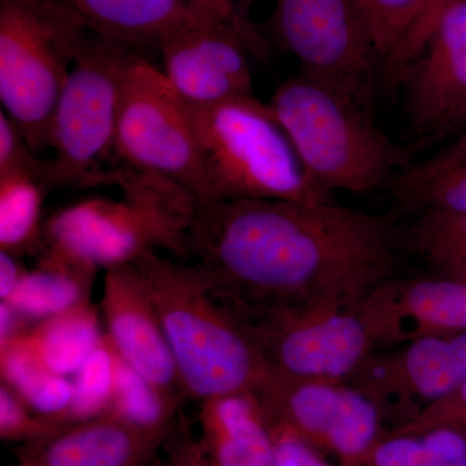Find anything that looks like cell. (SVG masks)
Returning <instances> with one entry per match:
<instances>
[{"mask_svg":"<svg viewBox=\"0 0 466 466\" xmlns=\"http://www.w3.org/2000/svg\"><path fill=\"white\" fill-rule=\"evenodd\" d=\"M398 232L332 201L231 200L198 205L188 258L249 319L278 309H358L397 278Z\"/></svg>","mask_w":466,"mask_h":466,"instance_id":"6da1fadb","label":"cell"},{"mask_svg":"<svg viewBox=\"0 0 466 466\" xmlns=\"http://www.w3.org/2000/svg\"><path fill=\"white\" fill-rule=\"evenodd\" d=\"M157 309L184 394L204 401L253 391L268 375L247 321L200 266L146 254L131 263Z\"/></svg>","mask_w":466,"mask_h":466,"instance_id":"7a4b0ae2","label":"cell"},{"mask_svg":"<svg viewBox=\"0 0 466 466\" xmlns=\"http://www.w3.org/2000/svg\"><path fill=\"white\" fill-rule=\"evenodd\" d=\"M116 186L121 200L86 198L55 211L45 220L38 254L97 271L130 265L158 250L188 259L198 201L177 184L126 165Z\"/></svg>","mask_w":466,"mask_h":466,"instance_id":"3957f363","label":"cell"},{"mask_svg":"<svg viewBox=\"0 0 466 466\" xmlns=\"http://www.w3.org/2000/svg\"><path fill=\"white\" fill-rule=\"evenodd\" d=\"M268 106L306 177L325 196L375 192L390 180L400 152L375 112L348 95L299 72L281 82Z\"/></svg>","mask_w":466,"mask_h":466,"instance_id":"277c9868","label":"cell"},{"mask_svg":"<svg viewBox=\"0 0 466 466\" xmlns=\"http://www.w3.org/2000/svg\"><path fill=\"white\" fill-rule=\"evenodd\" d=\"M186 106L207 174L208 204L259 198L330 201L306 177L268 103L251 95L214 106Z\"/></svg>","mask_w":466,"mask_h":466,"instance_id":"5b68a950","label":"cell"},{"mask_svg":"<svg viewBox=\"0 0 466 466\" xmlns=\"http://www.w3.org/2000/svg\"><path fill=\"white\" fill-rule=\"evenodd\" d=\"M91 29L64 0H0V101L35 153Z\"/></svg>","mask_w":466,"mask_h":466,"instance_id":"8992f818","label":"cell"},{"mask_svg":"<svg viewBox=\"0 0 466 466\" xmlns=\"http://www.w3.org/2000/svg\"><path fill=\"white\" fill-rule=\"evenodd\" d=\"M139 51L92 32L61 90L50 133V189L116 186V116L128 67Z\"/></svg>","mask_w":466,"mask_h":466,"instance_id":"52a82bcc","label":"cell"},{"mask_svg":"<svg viewBox=\"0 0 466 466\" xmlns=\"http://www.w3.org/2000/svg\"><path fill=\"white\" fill-rule=\"evenodd\" d=\"M263 33L300 73L375 112L382 58L357 0H276Z\"/></svg>","mask_w":466,"mask_h":466,"instance_id":"ba28073f","label":"cell"},{"mask_svg":"<svg viewBox=\"0 0 466 466\" xmlns=\"http://www.w3.org/2000/svg\"><path fill=\"white\" fill-rule=\"evenodd\" d=\"M119 162L165 177L198 205L210 201L200 147L186 103L146 55L128 67L116 116Z\"/></svg>","mask_w":466,"mask_h":466,"instance_id":"9c48e42d","label":"cell"},{"mask_svg":"<svg viewBox=\"0 0 466 466\" xmlns=\"http://www.w3.org/2000/svg\"><path fill=\"white\" fill-rule=\"evenodd\" d=\"M272 433L299 438L339 466H361L389 433L380 408L348 382L296 379L269 370L253 390Z\"/></svg>","mask_w":466,"mask_h":466,"instance_id":"30bf717a","label":"cell"},{"mask_svg":"<svg viewBox=\"0 0 466 466\" xmlns=\"http://www.w3.org/2000/svg\"><path fill=\"white\" fill-rule=\"evenodd\" d=\"M269 370L346 382L376 350L358 309H278L244 319Z\"/></svg>","mask_w":466,"mask_h":466,"instance_id":"8fae6325","label":"cell"},{"mask_svg":"<svg viewBox=\"0 0 466 466\" xmlns=\"http://www.w3.org/2000/svg\"><path fill=\"white\" fill-rule=\"evenodd\" d=\"M466 381V332L420 337L375 350L348 380L381 410L392 429Z\"/></svg>","mask_w":466,"mask_h":466,"instance_id":"7c38bea8","label":"cell"},{"mask_svg":"<svg viewBox=\"0 0 466 466\" xmlns=\"http://www.w3.org/2000/svg\"><path fill=\"white\" fill-rule=\"evenodd\" d=\"M158 52L162 72L188 106L254 95L249 46L220 18L187 8L162 36Z\"/></svg>","mask_w":466,"mask_h":466,"instance_id":"4fadbf2b","label":"cell"},{"mask_svg":"<svg viewBox=\"0 0 466 466\" xmlns=\"http://www.w3.org/2000/svg\"><path fill=\"white\" fill-rule=\"evenodd\" d=\"M397 84L406 91L407 115L417 133L428 137L458 133L466 110V2L441 14Z\"/></svg>","mask_w":466,"mask_h":466,"instance_id":"5bb4252c","label":"cell"},{"mask_svg":"<svg viewBox=\"0 0 466 466\" xmlns=\"http://www.w3.org/2000/svg\"><path fill=\"white\" fill-rule=\"evenodd\" d=\"M358 312L376 350L420 337L466 332V281L397 276L376 288Z\"/></svg>","mask_w":466,"mask_h":466,"instance_id":"9a60e30c","label":"cell"},{"mask_svg":"<svg viewBox=\"0 0 466 466\" xmlns=\"http://www.w3.org/2000/svg\"><path fill=\"white\" fill-rule=\"evenodd\" d=\"M101 314L106 336L119 357L167 397L182 404L186 394L173 351L157 309L131 263L106 269Z\"/></svg>","mask_w":466,"mask_h":466,"instance_id":"2e32d148","label":"cell"},{"mask_svg":"<svg viewBox=\"0 0 466 466\" xmlns=\"http://www.w3.org/2000/svg\"><path fill=\"white\" fill-rule=\"evenodd\" d=\"M167 435L112 415L67 422L21 444L17 466H148Z\"/></svg>","mask_w":466,"mask_h":466,"instance_id":"e0dca14e","label":"cell"},{"mask_svg":"<svg viewBox=\"0 0 466 466\" xmlns=\"http://www.w3.org/2000/svg\"><path fill=\"white\" fill-rule=\"evenodd\" d=\"M198 440L210 466H269L275 438L253 391L229 392L201 401Z\"/></svg>","mask_w":466,"mask_h":466,"instance_id":"ac0fdd59","label":"cell"},{"mask_svg":"<svg viewBox=\"0 0 466 466\" xmlns=\"http://www.w3.org/2000/svg\"><path fill=\"white\" fill-rule=\"evenodd\" d=\"M91 32L122 43L140 54L158 51L164 34L186 7L179 0H64Z\"/></svg>","mask_w":466,"mask_h":466,"instance_id":"d6986e66","label":"cell"},{"mask_svg":"<svg viewBox=\"0 0 466 466\" xmlns=\"http://www.w3.org/2000/svg\"><path fill=\"white\" fill-rule=\"evenodd\" d=\"M35 268L26 271L17 289L5 302L33 324L91 302L97 269L50 254L36 256Z\"/></svg>","mask_w":466,"mask_h":466,"instance_id":"ffe728a7","label":"cell"},{"mask_svg":"<svg viewBox=\"0 0 466 466\" xmlns=\"http://www.w3.org/2000/svg\"><path fill=\"white\" fill-rule=\"evenodd\" d=\"M0 377L34 412L66 424L72 380L46 366L25 336L0 343Z\"/></svg>","mask_w":466,"mask_h":466,"instance_id":"44dd1931","label":"cell"},{"mask_svg":"<svg viewBox=\"0 0 466 466\" xmlns=\"http://www.w3.org/2000/svg\"><path fill=\"white\" fill-rule=\"evenodd\" d=\"M104 334L99 312L87 302L39 321L25 337L46 366L58 375L73 377L99 348Z\"/></svg>","mask_w":466,"mask_h":466,"instance_id":"7402d4cb","label":"cell"},{"mask_svg":"<svg viewBox=\"0 0 466 466\" xmlns=\"http://www.w3.org/2000/svg\"><path fill=\"white\" fill-rule=\"evenodd\" d=\"M398 238L431 276L466 281V216L446 211H417Z\"/></svg>","mask_w":466,"mask_h":466,"instance_id":"603a6c76","label":"cell"},{"mask_svg":"<svg viewBox=\"0 0 466 466\" xmlns=\"http://www.w3.org/2000/svg\"><path fill=\"white\" fill-rule=\"evenodd\" d=\"M47 189L26 175L0 177V251L17 258L42 247V207Z\"/></svg>","mask_w":466,"mask_h":466,"instance_id":"cb8c5ba5","label":"cell"},{"mask_svg":"<svg viewBox=\"0 0 466 466\" xmlns=\"http://www.w3.org/2000/svg\"><path fill=\"white\" fill-rule=\"evenodd\" d=\"M394 189L398 200L413 210L466 216V161L450 165L422 162L401 174Z\"/></svg>","mask_w":466,"mask_h":466,"instance_id":"d4e9b609","label":"cell"},{"mask_svg":"<svg viewBox=\"0 0 466 466\" xmlns=\"http://www.w3.org/2000/svg\"><path fill=\"white\" fill-rule=\"evenodd\" d=\"M180 403L144 379L116 352L115 391L109 415L150 431L170 433Z\"/></svg>","mask_w":466,"mask_h":466,"instance_id":"484cf974","label":"cell"},{"mask_svg":"<svg viewBox=\"0 0 466 466\" xmlns=\"http://www.w3.org/2000/svg\"><path fill=\"white\" fill-rule=\"evenodd\" d=\"M116 351L106 333L96 351L73 376V400L67 422L109 415L115 391Z\"/></svg>","mask_w":466,"mask_h":466,"instance_id":"4316f807","label":"cell"},{"mask_svg":"<svg viewBox=\"0 0 466 466\" xmlns=\"http://www.w3.org/2000/svg\"><path fill=\"white\" fill-rule=\"evenodd\" d=\"M429 0H357L382 58V66L398 50Z\"/></svg>","mask_w":466,"mask_h":466,"instance_id":"83f0119b","label":"cell"},{"mask_svg":"<svg viewBox=\"0 0 466 466\" xmlns=\"http://www.w3.org/2000/svg\"><path fill=\"white\" fill-rule=\"evenodd\" d=\"M50 158L39 157L5 110L0 112V177L26 175L50 189Z\"/></svg>","mask_w":466,"mask_h":466,"instance_id":"f1b7e54d","label":"cell"},{"mask_svg":"<svg viewBox=\"0 0 466 466\" xmlns=\"http://www.w3.org/2000/svg\"><path fill=\"white\" fill-rule=\"evenodd\" d=\"M184 7L204 12L225 21L232 26L247 45L249 46L251 55L265 63L271 55V43L260 27L254 24L250 9L256 0H179Z\"/></svg>","mask_w":466,"mask_h":466,"instance_id":"f546056e","label":"cell"},{"mask_svg":"<svg viewBox=\"0 0 466 466\" xmlns=\"http://www.w3.org/2000/svg\"><path fill=\"white\" fill-rule=\"evenodd\" d=\"M63 422L38 415L24 403L5 383L0 382V438L21 444L52 433Z\"/></svg>","mask_w":466,"mask_h":466,"instance_id":"4dcf8cb0","label":"cell"},{"mask_svg":"<svg viewBox=\"0 0 466 466\" xmlns=\"http://www.w3.org/2000/svg\"><path fill=\"white\" fill-rule=\"evenodd\" d=\"M424 466H466V426L438 425L422 429Z\"/></svg>","mask_w":466,"mask_h":466,"instance_id":"1f68e13d","label":"cell"},{"mask_svg":"<svg viewBox=\"0 0 466 466\" xmlns=\"http://www.w3.org/2000/svg\"><path fill=\"white\" fill-rule=\"evenodd\" d=\"M438 425L466 426V381L443 400L435 401L431 407L426 408L413 421L392 431H417Z\"/></svg>","mask_w":466,"mask_h":466,"instance_id":"d6a6232c","label":"cell"},{"mask_svg":"<svg viewBox=\"0 0 466 466\" xmlns=\"http://www.w3.org/2000/svg\"><path fill=\"white\" fill-rule=\"evenodd\" d=\"M275 451L269 466H339L299 438L274 433Z\"/></svg>","mask_w":466,"mask_h":466,"instance_id":"836d02e7","label":"cell"},{"mask_svg":"<svg viewBox=\"0 0 466 466\" xmlns=\"http://www.w3.org/2000/svg\"><path fill=\"white\" fill-rule=\"evenodd\" d=\"M182 425L180 422V426L174 429V424L173 441L170 435H167L164 443L167 449V458L157 461L156 466H210L200 440H195L187 431H183Z\"/></svg>","mask_w":466,"mask_h":466,"instance_id":"e575fe53","label":"cell"},{"mask_svg":"<svg viewBox=\"0 0 466 466\" xmlns=\"http://www.w3.org/2000/svg\"><path fill=\"white\" fill-rule=\"evenodd\" d=\"M26 271L20 258L0 251V302H5L14 294Z\"/></svg>","mask_w":466,"mask_h":466,"instance_id":"d590c367","label":"cell"},{"mask_svg":"<svg viewBox=\"0 0 466 466\" xmlns=\"http://www.w3.org/2000/svg\"><path fill=\"white\" fill-rule=\"evenodd\" d=\"M429 162L434 165H450L456 162L466 161V131L453 140L447 148L429 158Z\"/></svg>","mask_w":466,"mask_h":466,"instance_id":"8d00e7d4","label":"cell"},{"mask_svg":"<svg viewBox=\"0 0 466 466\" xmlns=\"http://www.w3.org/2000/svg\"><path fill=\"white\" fill-rule=\"evenodd\" d=\"M466 130V110L464 112V115L461 116V118H460L459 126H458V133L459 131Z\"/></svg>","mask_w":466,"mask_h":466,"instance_id":"74e56055","label":"cell"},{"mask_svg":"<svg viewBox=\"0 0 466 466\" xmlns=\"http://www.w3.org/2000/svg\"><path fill=\"white\" fill-rule=\"evenodd\" d=\"M429 3V2H428Z\"/></svg>","mask_w":466,"mask_h":466,"instance_id":"f35d334b","label":"cell"}]
</instances>
